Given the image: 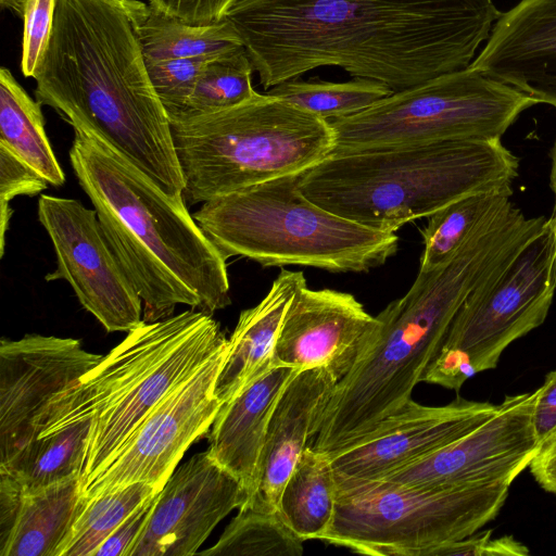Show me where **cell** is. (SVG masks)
<instances>
[{"mask_svg":"<svg viewBox=\"0 0 556 556\" xmlns=\"http://www.w3.org/2000/svg\"><path fill=\"white\" fill-rule=\"evenodd\" d=\"M501 13L493 0H237L224 18L265 90L337 66L396 92L469 66Z\"/></svg>","mask_w":556,"mask_h":556,"instance_id":"cell-1","label":"cell"},{"mask_svg":"<svg viewBox=\"0 0 556 556\" xmlns=\"http://www.w3.org/2000/svg\"><path fill=\"white\" fill-rule=\"evenodd\" d=\"M139 0H56L36 100L104 141L169 195L185 181L168 115L151 83Z\"/></svg>","mask_w":556,"mask_h":556,"instance_id":"cell-2","label":"cell"},{"mask_svg":"<svg viewBox=\"0 0 556 556\" xmlns=\"http://www.w3.org/2000/svg\"><path fill=\"white\" fill-rule=\"evenodd\" d=\"M529 237L515 216L492 211L447 263L418 273L408 291L377 315L371 344L337 382L311 446L329 455L405 407L465 300L502 270Z\"/></svg>","mask_w":556,"mask_h":556,"instance_id":"cell-3","label":"cell"},{"mask_svg":"<svg viewBox=\"0 0 556 556\" xmlns=\"http://www.w3.org/2000/svg\"><path fill=\"white\" fill-rule=\"evenodd\" d=\"M73 129V172L142 301L143 321L170 317L179 304L210 315L226 308V258L182 194L169 195L100 138Z\"/></svg>","mask_w":556,"mask_h":556,"instance_id":"cell-4","label":"cell"},{"mask_svg":"<svg viewBox=\"0 0 556 556\" xmlns=\"http://www.w3.org/2000/svg\"><path fill=\"white\" fill-rule=\"evenodd\" d=\"M519 159L501 139L451 140L330 153L300 189L331 213L382 231L476 193L513 194Z\"/></svg>","mask_w":556,"mask_h":556,"instance_id":"cell-5","label":"cell"},{"mask_svg":"<svg viewBox=\"0 0 556 556\" xmlns=\"http://www.w3.org/2000/svg\"><path fill=\"white\" fill-rule=\"evenodd\" d=\"M227 342L212 315L195 308L143 321L75 384L50 400L35 424V437L91 419L81 490L146 417Z\"/></svg>","mask_w":556,"mask_h":556,"instance_id":"cell-6","label":"cell"},{"mask_svg":"<svg viewBox=\"0 0 556 556\" xmlns=\"http://www.w3.org/2000/svg\"><path fill=\"white\" fill-rule=\"evenodd\" d=\"M301 174L205 201L192 216L226 260L243 256L264 267L366 273L396 253L395 232L364 226L314 203L300 189Z\"/></svg>","mask_w":556,"mask_h":556,"instance_id":"cell-7","label":"cell"},{"mask_svg":"<svg viewBox=\"0 0 556 556\" xmlns=\"http://www.w3.org/2000/svg\"><path fill=\"white\" fill-rule=\"evenodd\" d=\"M190 204L301 174L334 149L329 122L268 93L218 112L169 119Z\"/></svg>","mask_w":556,"mask_h":556,"instance_id":"cell-8","label":"cell"},{"mask_svg":"<svg viewBox=\"0 0 556 556\" xmlns=\"http://www.w3.org/2000/svg\"><path fill=\"white\" fill-rule=\"evenodd\" d=\"M336 509L321 541L365 555L429 556L494 519L509 485L415 486L337 478Z\"/></svg>","mask_w":556,"mask_h":556,"instance_id":"cell-9","label":"cell"},{"mask_svg":"<svg viewBox=\"0 0 556 556\" xmlns=\"http://www.w3.org/2000/svg\"><path fill=\"white\" fill-rule=\"evenodd\" d=\"M538 101L470 65L393 92L366 110L328 121L332 152L451 140L501 139Z\"/></svg>","mask_w":556,"mask_h":556,"instance_id":"cell-10","label":"cell"},{"mask_svg":"<svg viewBox=\"0 0 556 556\" xmlns=\"http://www.w3.org/2000/svg\"><path fill=\"white\" fill-rule=\"evenodd\" d=\"M556 291V214L456 313L441 346L464 352L476 372L495 368L504 350L541 326Z\"/></svg>","mask_w":556,"mask_h":556,"instance_id":"cell-11","label":"cell"},{"mask_svg":"<svg viewBox=\"0 0 556 556\" xmlns=\"http://www.w3.org/2000/svg\"><path fill=\"white\" fill-rule=\"evenodd\" d=\"M37 214L56 256V268L45 280H66L83 307L108 332L139 327L142 301L106 240L96 210L76 199L40 194Z\"/></svg>","mask_w":556,"mask_h":556,"instance_id":"cell-12","label":"cell"},{"mask_svg":"<svg viewBox=\"0 0 556 556\" xmlns=\"http://www.w3.org/2000/svg\"><path fill=\"white\" fill-rule=\"evenodd\" d=\"M227 353L228 342L174 389L80 495L89 500L139 481L162 489L188 447L212 427L222 406L215 387Z\"/></svg>","mask_w":556,"mask_h":556,"instance_id":"cell-13","label":"cell"},{"mask_svg":"<svg viewBox=\"0 0 556 556\" xmlns=\"http://www.w3.org/2000/svg\"><path fill=\"white\" fill-rule=\"evenodd\" d=\"M538 389L507 395L475 429L379 480L415 486H455L511 482L540 448L532 415Z\"/></svg>","mask_w":556,"mask_h":556,"instance_id":"cell-14","label":"cell"},{"mask_svg":"<svg viewBox=\"0 0 556 556\" xmlns=\"http://www.w3.org/2000/svg\"><path fill=\"white\" fill-rule=\"evenodd\" d=\"M81 342L37 333L0 342V464L35 440V424L59 392L98 365Z\"/></svg>","mask_w":556,"mask_h":556,"instance_id":"cell-15","label":"cell"},{"mask_svg":"<svg viewBox=\"0 0 556 556\" xmlns=\"http://www.w3.org/2000/svg\"><path fill=\"white\" fill-rule=\"evenodd\" d=\"M498 404L457 396L443 406L410 400L363 438L329 454L337 478L379 480L465 435Z\"/></svg>","mask_w":556,"mask_h":556,"instance_id":"cell-16","label":"cell"},{"mask_svg":"<svg viewBox=\"0 0 556 556\" xmlns=\"http://www.w3.org/2000/svg\"><path fill=\"white\" fill-rule=\"evenodd\" d=\"M248 495L241 482L207 451L193 455L159 492L129 556H191L217 523Z\"/></svg>","mask_w":556,"mask_h":556,"instance_id":"cell-17","label":"cell"},{"mask_svg":"<svg viewBox=\"0 0 556 556\" xmlns=\"http://www.w3.org/2000/svg\"><path fill=\"white\" fill-rule=\"evenodd\" d=\"M379 320L356 298L302 285L291 299L274 351L275 366L325 367L341 380L366 353Z\"/></svg>","mask_w":556,"mask_h":556,"instance_id":"cell-18","label":"cell"},{"mask_svg":"<svg viewBox=\"0 0 556 556\" xmlns=\"http://www.w3.org/2000/svg\"><path fill=\"white\" fill-rule=\"evenodd\" d=\"M470 66L556 108V0L502 12Z\"/></svg>","mask_w":556,"mask_h":556,"instance_id":"cell-19","label":"cell"},{"mask_svg":"<svg viewBox=\"0 0 556 556\" xmlns=\"http://www.w3.org/2000/svg\"><path fill=\"white\" fill-rule=\"evenodd\" d=\"M337 382L325 367L300 370L288 382L269 418L254 491L240 509L278 511L285 484L317 434Z\"/></svg>","mask_w":556,"mask_h":556,"instance_id":"cell-20","label":"cell"},{"mask_svg":"<svg viewBox=\"0 0 556 556\" xmlns=\"http://www.w3.org/2000/svg\"><path fill=\"white\" fill-rule=\"evenodd\" d=\"M299 371L290 366H274L222 404L212 424L206 451L241 482L248 498L255 488L260 457L275 404Z\"/></svg>","mask_w":556,"mask_h":556,"instance_id":"cell-21","label":"cell"},{"mask_svg":"<svg viewBox=\"0 0 556 556\" xmlns=\"http://www.w3.org/2000/svg\"><path fill=\"white\" fill-rule=\"evenodd\" d=\"M305 282L302 271L282 268L263 300L240 313L216 381L215 394L222 404L275 366L274 351L282 318L295 291Z\"/></svg>","mask_w":556,"mask_h":556,"instance_id":"cell-22","label":"cell"},{"mask_svg":"<svg viewBox=\"0 0 556 556\" xmlns=\"http://www.w3.org/2000/svg\"><path fill=\"white\" fill-rule=\"evenodd\" d=\"M80 508V477L23 492L0 556H56Z\"/></svg>","mask_w":556,"mask_h":556,"instance_id":"cell-23","label":"cell"},{"mask_svg":"<svg viewBox=\"0 0 556 556\" xmlns=\"http://www.w3.org/2000/svg\"><path fill=\"white\" fill-rule=\"evenodd\" d=\"M336 494L329 455L309 445L285 484L278 511L303 541H321L333 520Z\"/></svg>","mask_w":556,"mask_h":556,"instance_id":"cell-24","label":"cell"},{"mask_svg":"<svg viewBox=\"0 0 556 556\" xmlns=\"http://www.w3.org/2000/svg\"><path fill=\"white\" fill-rule=\"evenodd\" d=\"M42 104L34 100L4 66L0 70V144L61 187L65 175L45 129Z\"/></svg>","mask_w":556,"mask_h":556,"instance_id":"cell-25","label":"cell"},{"mask_svg":"<svg viewBox=\"0 0 556 556\" xmlns=\"http://www.w3.org/2000/svg\"><path fill=\"white\" fill-rule=\"evenodd\" d=\"M138 35L147 62L207 58L244 48L228 21L190 24L143 3Z\"/></svg>","mask_w":556,"mask_h":556,"instance_id":"cell-26","label":"cell"},{"mask_svg":"<svg viewBox=\"0 0 556 556\" xmlns=\"http://www.w3.org/2000/svg\"><path fill=\"white\" fill-rule=\"evenodd\" d=\"M91 419L38 437L23 446L0 471L11 475L23 492L81 477Z\"/></svg>","mask_w":556,"mask_h":556,"instance_id":"cell-27","label":"cell"},{"mask_svg":"<svg viewBox=\"0 0 556 556\" xmlns=\"http://www.w3.org/2000/svg\"><path fill=\"white\" fill-rule=\"evenodd\" d=\"M162 490L139 481L85 498L56 556H93L111 533L147 498Z\"/></svg>","mask_w":556,"mask_h":556,"instance_id":"cell-28","label":"cell"},{"mask_svg":"<svg viewBox=\"0 0 556 556\" xmlns=\"http://www.w3.org/2000/svg\"><path fill=\"white\" fill-rule=\"evenodd\" d=\"M266 93L330 121L359 113L393 91L380 81L365 78L344 83L294 78L274 86Z\"/></svg>","mask_w":556,"mask_h":556,"instance_id":"cell-29","label":"cell"},{"mask_svg":"<svg viewBox=\"0 0 556 556\" xmlns=\"http://www.w3.org/2000/svg\"><path fill=\"white\" fill-rule=\"evenodd\" d=\"M507 198L510 197L502 193H476L430 215L421 230L424 251L418 273L426 274L447 263L476 225Z\"/></svg>","mask_w":556,"mask_h":556,"instance_id":"cell-30","label":"cell"},{"mask_svg":"<svg viewBox=\"0 0 556 556\" xmlns=\"http://www.w3.org/2000/svg\"><path fill=\"white\" fill-rule=\"evenodd\" d=\"M303 540L286 523L279 511L239 509L219 540L201 555L301 556Z\"/></svg>","mask_w":556,"mask_h":556,"instance_id":"cell-31","label":"cell"},{"mask_svg":"<svg viewBox=\"0 0 556 556\" xmlns=\"http://www.w3.org/2000/svg\"><path fill=\"white\" fill-rule=\"evenodd\" d=\"M253 71L244 48L213 58L202 70L184 112L174 117L218 112L248 101L256 93Z\"/></svg>","mask_w":556,"mask_h":556,"instance_id":"cell-32","label":"cell"},{"mask_svg":"<svg viewBox=\"0 0 556 556\" xmlns=\"http://www.w3.org/2000/svg\"><path fill=\"white\" fill-rule=\"evenodd\" d=\"M212 59L192 58L147 62L151 83L168 118L184 112L202 70Z\"/></svg>","mask_w":556,"mask_h":556,"instance_id":"cell-33","label":"cell"},{"mask_svg":"<svg viewBox=\"0 0 556 556\" xmlns=\"http://www.w3.org/2000/svg\"><path fill=\"white\" fill-rule=\"evenodd\" d=\"M48 184L37 170L0 144V257L4 255L5 235L13 213L10 202L17 195H37Z\"/></svg>","mask_w":556,"mask_h":556,"instance_id":"cell-34","label":"cell"},{"mask_svg":"<svg viewBox=\"0 0 556 556\" xmlns=\"http://www.w3.org/2000/svg\"><path fill=\"white\" fill-rule=\"evenodd\" d=\"M56 0H26L23 10L21 71L33 77L49 45Z\"/></svg>","mask_w":556,"mask_h":556,"instance_id":"cell-35","label":"cell"},{"mask_svg":"<svg viewBox=\"0 0 556 556\" xmlns=\"http://www.w3.org/2000/svg\"><path fill=\"white\" fill-rule=\"evenodd\" d=\"M529 549L513 536L492 538V530L435 547L429 556H527Z\"/></svg>","mask_w":556,"mask_h":556,"instance_id":"cell-36","label":"cell"},{"mask_svg":"<svg viewBox=\"0 0 556 556\" xmlns=\"http://www.w3.org/2000/svg\"><path fill=\"white\" fill-rule=\"evenodd\" d=\"M469 357L462 351L441 346L426 367L420 382L439 384L458 392L476 375Z\"/></svg>","mask_w":556,"mask_h":556,"instance_id":"cell-37","label":"cell"},{"mask_svg":"<svg viewBox=\"0 0 556 556\" xmlns=\"http://www.w3.org/2000/svg\"><path fill=\"white\" fill-rule=\"evenodd\" d=\"M159 492L139 505L99 546L93 556H129L132 545L148 522Z\"/></svg>","mask_w":556,"mask_h":556,"instance_id":"cell-38","label":"cell"},{"mask_svg":"<svg viewBox=\"0 0 556 556\" xmlns=\"http://www.w3.org/2000/svg\"><path fill=\"white\" fill-rule=\"evenodd\" d=\"M237 0H149L155 10L190 24H210L224 18Z\"/></svg>","mask_w":556,"mask_h":556,"instance_id":"cell-39","label":"cell"},{"mask_svg":"<svg viewBox=\"0 0 556 556\" xmlns=\"http://www.w3.org/2000/svg\"><path fill=\"white\" fill-rule=\"evenodd\" d=\"M532 426L540 444L556 434V370L548 372L538 389Z\"/></svg>","mask_w":556,"mask_h":556,"instance_id":"cell-40","label":"cell"},{"mask_svg":"<svg viewBox=\"0 0 556 556\" xmlns=\"http://www.w3.org/2000/svg\"><path fill=\"white\" fill-rule=\"evenodd\" d=\"M22 496L23 489L20 483L11 475L0 471V547L12 532Z\"/></svg>","mask_w":556,"mask_h":556,"instance_id":"cell-41","label":"cell"},{"mask_svg":"<svg viewBox=\"0 0 556 556\" xmlns=\"http://www.w3.org/2000/svg\"><path fill=\"white\" fill-rule=\"evenodd\" d=\"M529 467L535 481L556 494V434L540 445Z\"/></svg>","mask_w":556,"mask_h":556,"instance_id":"cell-42","label":"cell"},{"mask_svg":"<svg viewBox=\"0 0 556 556\" xmlns=\"http://www.w3.org/2000/svg\"><path fill=\"white\" fill-rule=\"evenodd\" d=\"M551 174H549V186L554 194V210L553 214H556V141L551 150Z\"/></svg>","mask_w":556,"mask_h":556,"instance_id":"cell-43","label":"cell"},{"mask_svg":"<svg viewBox=\"0 0 556 556\" xmlns=\"http://www.w3.org/2000/svg\"><path fill=\"white\" fill-rule=\"evenodd\" d=\"M25 2L26 0H0V5L22 17Z\"/></svg>","mask_w":556,"mask_h":556,"instance_id":"cell-44","label":"cell"}]
</instances>
